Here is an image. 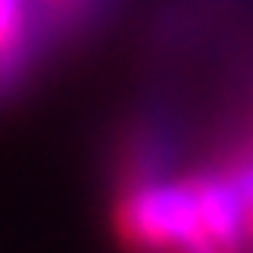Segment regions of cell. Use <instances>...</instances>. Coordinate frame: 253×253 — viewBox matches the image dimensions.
Segmentation results:
<instances>
[{"label": "cell", "instance_id": "6da1fadb", "mask_svg": "<svg viewBox=\"0 0 253 253\" xmlns=\"http://www.w3.org/2000/svg\"><path fill=\"white\" fill-rule=\"evenodd\" d=\"M112 235L123 253H179L194 238H209L201 227L190 171L119 182L112 205Z\"/></svg>", "mask_w": 253, "mask_h": 253}, {"label": "cell", "instance_id": "7a4b0ae2", "mask_svg": "<svg viewBox=\"0 0 253 253\" xmlns=\"http://www.w3.org/2000/svg\"><path fill=\"white\" fill-rule=\"evenodd\" d=\"M34 26H38L34 0H0V86H11L23 75L30 60Z\"/></svg>", "mask_w": 253, "mask_h": 253}]
</instances>
